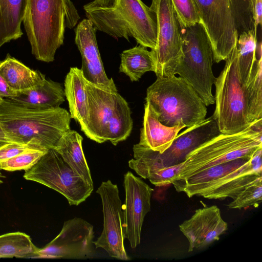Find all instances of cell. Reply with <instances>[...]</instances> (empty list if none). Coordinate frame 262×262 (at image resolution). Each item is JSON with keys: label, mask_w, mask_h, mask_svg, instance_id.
I'll return each mask as SVG.
<instances>
[{"label": "cell", "mask_w": 262, "mask_h": 262, "mask_svg": "<svg viewBox=\"0 0 262 262\" xmlns=\"http://www.w3.org/2000/svg\"><path fill=\"white\" fill-rule=\"evenodd\" d=\"M261 148L262 130L252 126L234 134H220L186 156L174 180L187 178L210 167L236 159L251 158Z\"/></svg>", "instance_id": "ba28073f"}, {"label": "cell", "mask_w": 262, "mask_h": 262, "mask_svg": "<svg viewBox=\"0 0 262 262\" xmlns=\"http://www.w3.org/2000/svg\"><path fill=\"white\" fill-rule=\"evenodd\" d=\"M145 100L159 121L169 127L183 123L190 127L203 121L207 115V106L195 90L176 75L157 77L147 89Z\"/></svg>", "instance_id": "5b68a950"}, {"label": "cell", "mask_w": 262, "mask_h": 262, "mask_svg": "<svg viewBox=\"0 0 262 262\" xmlns=\"http://www.w3.org/2000/svg\"><path fill=\"white\" fill-rule=\"evenodd\" d=\"M180 24L181 29L200 23L194 0H171Z\"/></svg>", "instance_id": "4dcf8cb0"}, {"label": "cell", "mask_w": 262, "mask_h": 262, "mask_svg": "<svg viewBox=\"0 0 262 262\" xmlns=\"http://www.w3.org/2000/svg\"><path fill=\"white\" fill-rule=\"evenodd\" d=\"M96 29L88 18L82 19L75 29V43L82 57V70L85 79L100 89L118 92L113 79L105 72L99 51Z\"/></svg>", "instance_id": "2e32d148"}, {"label": "cell", "mask_w": 262, "mask_h": 262, "mask_svg": "<svg viewBox=\"0 0 262 262\" xmlns=\"http://www.w3.org/2000/svg\"><path fill=\"white\" fill-rule=\"evenodd\" d=\"M120 72L132 81H137L146 72L156 71V64L151 51L139 45L123 51L121 54Z\"/></svg>", "instance_id": "d4e9b609"}, {"label": "cell", "mask_w": 262, "mask_h": 262, "mask_svg": "<svg viewBox=\"0 0 262 262\" xmlns=\"http://www.w3.org/2000/svg\"><path fill=\"white\" fill-rule=\"evenodd\" d=\"M183 55L174 71L189 83L206 106L214 103L212 88L216 77L212 71L213 52L203 25L197 23L181 29Z\"/></svg>", "instance_id": "9c48e42d"}, {"label": "cell", "mask_w": 262, "mask_h": 262, "mask_svg": "<svg viewBox=\"0 0 262 262\" xmlns=\"http://www.w3.org/2000/svg\"><path fill=\"white\" fill-rule=\"evenodd\" d=\"M93 226L85 220L74 217L64 222L61 231L33 258H91L95 254Z\"/></svg>", "instance_id": "5bb4252c"}, {"label": "cell", "mask_w": 262, "mask_h": 262, "mask_svg": "<svg viewBox=\"0 0 262 262\" xmlns=\"http://www.w3.org/2000/svg\"><path fill=\"white\" fill-rule=\"evenodd\" d=\"M214 84L215 107L212 116L221 133L234 134L252 126L248 120L245 86L238 73L236 46L226 59Z\"/></svg>", "instance_id": "30bf717a"}, {"label": "cell", "mask_w": 262, "mask_h": 262, "mask_svg": "<svg viewBox=\"0 0 262 262\" xmlns=\"http://www.w3.org/2000/svg\"><path fill=\"white\" fill-rule=\"evenodd\" d=\"M185 127L183 123L173 127L162 124L149 104L146 102L139 143L162 153L171 145L179 132Z\"/></svg>", "instance_id": "d6986e66"}, {"label": "cell", "mask_w": 262, "mask_h": 262, "mask_svg": "<svg viewBox=\"0 0 262 262\" xmlns=\"http://www.w3.org/2000/svg\"><path fill=\"white\" fill-rule=\"evenodd\" d=\"M3 183V181L0 179V184Z\"/></svg>", "instance_id": "f35d334b"}, {"label": "cell", "mask_w": 262, "mask_h": 262, "mask_svg": "<svg viewBox=\"0 0 262 262\" xmlns=\"http://www.w3.org/2000/svg\"><path fill=\"white\" fill-rule=\"evenodd\" d=\"M88 115L81 129L89 139L99 143L110 141L114 145L125 140L133 127L131 111L118 92L108 91L85 79Z\"/></svg>", "instance_id": "8992f818"}, {"label": "cell", "mask_w": 262, "mask_h": 262, "mask_svg": "<svg viewBox=\"0 0 262 262\" xmlns=\"http://www.w3.org/2000/svg\"><path fill=\"white\" fill-rule=\"evenodd\" d=\"M3 177H4V176H3V175H2V173H1V169H0V178H3Z\"/></svg>", "instance_id": "74e56055"}, {"label": "cell", "mask_w": 262, "mask_h": 262, "mask_svg": "<svg viewBox=\"0 0 262 262\" xmlns=\"http://www.w3.org/2000/svg\"><path fill=\"white\" fill-rule=\"evenodd\" d=\"M261 81L262 57L257 59L255 66L245 86L248 120L251 126L262 121Z\"/></svg>", "instance_id": "4316f807"}, {"label": "cell", "mask_w": 262, "mask_h": 262, "mask_svg": "<svg viewBox=\"0 0 262 262\" xmlns=\"http://www.w3.org/2000/svg\"><path fill=\"white\" fill-rule=\"evenodd\" d=\"M65 97L61 84L45 77L33 88L19 92L17 96L9 99L29 108L50 109L59 107Z\"/></svg>", "instance_id": "ffe728a7"}, {"label": "cell", "mask_w": 262, "mask_h": 262, "mask_svg": "<svg viewBox=\"0 0 262 262\" xmlns=\"http://www.w3.org/2000/svg\"><path fill=\"white\" fill-rule=\"evenodd\" d=\"M179 228L189 242L188 252H191L217 241L227 231L228 225L222 219L219 208L213 205L195 210Z\"/></svg>", "instance_id": "ac0fdd59"}, {"label": "cell", "mask_w": 262, "mask_h": 262, "mask_svg": "<svg viewBox=\"0 0 262 262\" xmlns=\"http://www.w3.org/2000/svg\"><path fill=\"white\" fill-rule=\"evenodd\" d=\"M262 148L251 158H242L216 165L171 184L189 198L234 199L247 185L262 177Z\"/></svg>", "instance_id": "7a4b0ae2"}, {"label": "cell", "mask_w": 262, "mask_h": 262, "mask_svg": "<svg viewBox=\"0 0 262 262\" xmlns=\"http://www.w3.org/2000/svg\"><path fill=\"white\" fill-rule=\"evenodd\" d=\"M250 7L254 20V30L257 31L262 21V0H249Z\"/></svg>", "instance_id": "d6a6232c"}, {"label": "cell", "mask_w": 262, "mask_h": 262, "mask_svg": "<svg viewBox=\"0 0 262 262\" xmlns=\"http://www.w3.org/2000/svg\"><path fill=\"white\" fill-rule=\"evenodd\" d=\"M125 192L123 205L126 238L132 248L140 243L141 229L145 216L150 210V199L154 191L148 184L131 172L124 176Z\"/></svg>", "instance_id": "9a60e30c"}, {"label": "cell", "mask_w": 262, "mask_h": 262, "mask_svg": "<svg viewBox=\"0 0 262 262\" xmlns=\"http://www.w3.org/2000/svg\"><path fill=\"white\" fill-rule=\"evenodd\" d=\"M150 7L157 17V40L151 50L157 77L174 76L183 53L181 28L171 0H151Z\"/></svg>", "instance_id": "7c38bea8"}, {"label": "cell", "mask_w": 262, "mask_h": 262, "mask_svg": "<svg viewBox=\"0 0 262 262\" xmlns=\"http://www.w3.org/2000/svg\"><path fill=\"white\" fill-rule=\"evenodd\" d=\"M262 177L247 185L227 206L241 209L249 206L257 207L262 201Z\"/></svg>", "instance_id": "f1b7e54d"}, {"label": "cell", "mask_w": 262, "mask_h": 262, "mask_svg": "<svg viewBox=\"0 0 262 262\" xmlns=\"http://www.w3.org/2000/svg\"><path fill=\"white\" fill-rule=\"evenodd\" d=\"M83 138L76 131L65 132L54 149L72 170L91 185L93 182L82 147Z\"/></svg>", "instance_id": "7402d4cb"}, {"label": "cell", "mask_w": 262, "mask_h": 262, "mask_svg": "<svg viewBox=\"0 0 262 262\" xmlns=\"http://www.w3.org/2000/svg\"><path fill=\"white\" fill-rule=\"evenodd\" d=\"M85 15L96 29L114 38L130 37L151 50L157 40L155 11L141 0H114L112 5L84 8Z\"/></svg>", "instance_id": "3957f363"}, {"label": "cell", "mask_w": 262, "mask_h": 262, "mask_svg": "<svg viewBox=\"0 0 262 262\" xmlns=\"http://www.w3.org/2000/svg\"><path fill=\"white\" fill-rule=\"evenodd\" d=\"M66 16L64 0H27L23 23L37 60H54L56 50L63 44Z\"/></svg>", "instance_id": "52a82bcc"}, {"label": "cell", "mask_w": 262, "mask_h": 262, "mask_svg": "<svg viewBox=\"0 0 262 262\" xmlns=\"http://www.w3.org/2000/svg\"><path fill=\"white\" fill-rule=\"evenodd\" d=\"M71 116L66 109L29 108L7 98L0 99V125L11 142L34 149H54L70 129Z\"/></svg>", "instance_id": "6da1fadb"}, {"label": "cell", "mask_w": 262, "mask_h": 262, "mask_svg": "<svg viewBox=\"0 0 262 262\" xmlns=\"http://www.w3.org/2000/svg\"><path fill=\"white\" fill-rule=\"evenodd\" d=\"M29 148L28 145L14 142H9L0 146V162L9 159Z\"/></svg>", "instance_id": "1f68e13d"}, {"label": "cell", "mask_w": 262, "mask_h": 262, "mask_svg": "<svg viewBox=\"0 0 262 262\" xmlns=\"http://www.w3.org/2000/svg\"><path fill=\"white\" fill-rule=\"evenodd\" d=\"M119 192L117 185L111 180L102 182L96 191L102 201L103 228L94 244L96 248L103 249L112 257L127 260L130 258L124 247L126 233Z\"/></svg>", "instance_id": "4fadbf2b"}, {"label": "cell", "mask_w": 262, "mask_h": 262, "mask_svg": "<svg viewBox=\"0 0 262 262\" xmlns=\"http://www.w3.org/2000/svg\"><path fill=\"white\" fill-rule=\"evenodd\" d=\"M9 142H11L7 138L4 130L0 125V146Z\"/></svg>", "instance_id": "d590c367"}, {"label": "cell", "mask_w": 262, "mask_h": 262, "mask_svg": "<svg viewBox=\"0 0 262 262\" xmlns=\"http://www.w3.org/2000/svg\"><path fill=\"white\" fill-rule=\"evenodd\" d=\"M257 31L251 29L242 33L236 45L238 73L244 86L247 84L255 66Z\"/></svg>", "instance_id": "484cf974"}, {"label": "cell", "mask_w": 262, "mask_h": 262, "mask_svg": "<svg viewBox=\"0 0 262 262\" xmlns=\"http://www.w3.org/2000/svg\"><path fill=\"white\" fill-rule=\"evenodd\" d=\"M85 81L81 69L73 67L67 74L64 83L71 117L80 124L81 129L85 126L88 115Z\"/></svg>", "instance_id": "44dd1931"}, {"label": "cell", "mask_w": 262, "mask_h": 262, "mask_svg": "<svg viewBox=\"0 0 262 262\" xmlns=\"http://www.w3.org/2000/svg\"><path fill=\"white\" fill-rule=\"evenodd\" d=\"M38 249L25 233L14 232L0 235V258H33Z\"/></svg>", "instance_id": "83f0119b"}, {"label": "cell", "mask_w": 262, "mask_h": 262, "mask_svg": "<svg viewBox=\"0 0 262 262\" xmlns=\"http://www.w3.org/2000/svg\"><path fill=\"white\" fill-rule=\"evenodd\" d=\"M27 0H0V48L21 37Z\"/></svg>", "instance_id": "cb8c5ba5"}, {"label": "cell", "mask_w": 262, "mask_h": 262, "mask_svg": "<svg viewBox=\"0 0 262 262\" xmlns=\"http://www.w3.org/2000/svg\"><path fill=\"white\" fill-rule=\"evenodd\" d=\"M1 98H0V99H1Z\"/></svg>", "instance_id": "ab89813d"}, {"label": "cell", "mask_w": 262, "mask_h": 262, "mask_svg": "<svg viewBox=\"0 0 262 262\" xmlns=\"http://www.w3.org/2000/svg\"><path fill=\"white\" fill-rule=\"evenodd\" d=\"M0 75L8 86L17 92L33 88L46 77L9 54L0 62Z\"/></svg>", "instance_id": "603a6c76"}, {"label": "cell", "mask_w": 262, "mask_h": 262, "mask_svg": "<svg viewBox=\"0 0 262 262\" xmlns=\"http://www.w3.org/2000/svg\"><path fill=\"white\" fill-rule=\"evenodd\" d=\"M114 0H94L83 6L84 8L95 7H107L112 5Z\"/></svg>", "instance_id": "e575fe53"}, {"label": "cell", "mask_w": 262, "mask_h": 262, "mask_svg": "<svg viewBox=\"0 0 262 262\" xmlns=\"http://www.w3.org/2000/svg\"><path fill=\"white\" fill-rule=\"evenodd\" d=\"M64 2L67 8L69 9L71 8L74 6V4L71 0H64Z\"/></svg>", "instance_id": "8d00e7d4"}, {"label": "cell", "mask_w": 262, "mask_h": 262, "mask_svg": "<svg viewBox=\"0 0 262 262\" xmlns=\"http://www.w3.org/2000/svg\"><path fill=\"white\" fill-rule=\"evenodd\" d=\"M220 134L212 116L205 118L178 134L171 145L162 153L155 151L157 164L160 169H166L182 164L191 151Z\"/></svg>", "instance_id": "e0dca14e"}, {"label": "cell", "mask_w": 262, "mask_h": 262, "mask_svg": "<svg viewBox=\"0 0 262 262\" xmlns=\"http://www.w3.org/2000/svg\"><path fill=\"white\" fill-rule=\"evenodd\" d=\"M47 151L29 148L13 158L0 162V169L10 171L27 170L32 168Z\"/></svg>", "instance_id": "f546056e"}, {"label": "cell", "mask_w": 262, "mask_h": 262, "mask_svg": "<svg viewBox=\"0 0 262 262\" xmlns=\"http://www.w3.org/2000/svg\"><path fill=\"white\" fill-rule=\"evenodd\" d=\"M210 40L213 61L225 60L239 35L254 29L249 0H194Z\"/></svg>", "instance_id": "277c9868"}, {"label": "cell", "mask_w": 262, "mask_h": 262, "mask_svg": "<svg viewBox=\"0 0 262 262\" xmlns=\"http://www.w3.org/2000/svg\"><path fill=\"white\" fill-rule=\"evenodd\" d=\"M18 94V92L11 89L0 75V98L12 99Z\"/></svg>", "instance_id": "836d02e7"}, {"label": "cell", "mask_w": 262, "mask_h": 262, "mask_svg": "<svg viewBox=\"0 0 262 262\" xmlns=\"http://www.w3.org/2000/svg\"><path fill=\"white\" fill-rule=\"evenodd\" d=\"M24 178L45 185L61 193L70 205L77 206L91 194L94 186L75 173L54 149H49Z\"/></svg>", "instance_id": "8fae6325"}]
</instances>
